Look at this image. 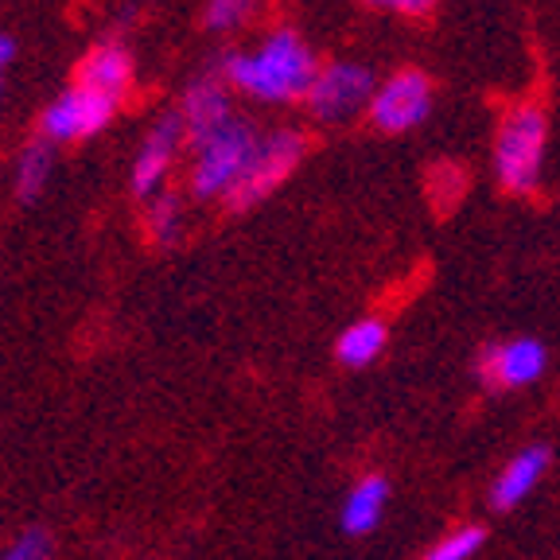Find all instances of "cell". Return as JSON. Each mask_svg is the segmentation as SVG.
<instances>
[{
    "mask_svg": "<svg viewBox=\"0 0 560 560\" xmlns=\"http://www.w3.org/2000/svg\"><path fill=\"white\" fill-rule=\"evenodd\" d=\"M319 67L324 62L315 59V51L296 27H277L249 51L226 55L219 70L237 94L265 105H289L304 102Z\"/></svg>",
    "mask_w": 560,
    "mask_h": 560,
    "instance_id": "6da1fadb",
    "label": "cell"
},
{
    "mask_svg": "<svg viewBox=\"0 0 560 560\" xmlns=\"http://www.w3.org/2000/svg\"><path fill=\"white\" fill-rule=\"evenodd\" d=\"M261 132L245 117H230L226 125H219L207 137L191 140V172H187V191L195 199H222L237 187V179L245 175L249 160L257 152Z\"/></svg>",
    "mask_w": 560,
    "mask_h": 560,
    "instance_id": "7a4b0ae2",
    "label": "cell"
},
{
    "mask_svg": "<svg viewBox=\"0 0 560 560\" xmlns=\"http://www.w3.org/2000/svg\"><path fill=\"white\" fill-rule=\"evenodd\" d=\"M545 144H549V121L537 105H517L502 117L494 137V175L514 195H529L541 184Z\"/></svg>",
    "mask_w": 560,
    "mask_h": 560,
    "instance_id": "3957f363",
    "label": "cell"
},
{
    "mask_svg": "<svg viewBox=\"0 0 560 560\" xmlns=\"http://www.w3.org/2000/svg\"><path fill=\"white\" fill-rule=\"evenodd\" d=\"M304 152H307V140H304V132H300V129L261 132L254 160H249V167H245V175L237 179L234 191L226 195V207L242 214V210L265 202L280 184H284V179H289L292 172H296V164L304 160Z\"/></svg>",
    "mask_w": 560,
    "mask_h": 560,
    "instance_id": "277c9868",
    "label": "cell"
},
{
    "mask_svg": "<svg viewBox=\"0 0 560 560\" xmlns=\"http://www.w3.org/2000/svg\"><path fill=\"white\" fill-rule=\"evenodd\" d=\"M374 94H377L374 70L362 67V62L335 59V62H324V67H319V74H315L304 105H307V114H312L315 121L347 125L350 117L370 114V102H374Z\"/></svg>",
    "mask_w": 560,
    "mask_h": 560,
    "instance_id": "5b68a950",
    "label": "cell"
},
{
    "mask_svg": "<svg viewBox=\"0 0 560 560\" xmlns=\"http://www.w3.org/2000/svg\"><path fill=\"white\" fill-rule=\"evenodd\" d=\"M117 109H121V102L74 82V86H67L44 109L39 132H44V140H51V144H79V140L97 137L105 125L114 121Z\"/></svg>",
    "mask_w": 560,
    "mask_h": 560,
    "instance_id": "8992f818",
    "label": "cell"
},
{
    "mask_svg": "<svg viewBox=\"0 0 560 560\" xmlns=\"http://www.w3.org/2000/svg\"><path fill=\"white\" fill-rule=\"evenodd\" d=\"M549 370V347L534 335H514V339L487 342L475 359V377L482 389H525V385L541 382Z\"/></svg>",
    "mask_w": 560,
    "mask_h": 560,
    "instance_id": "52a82bcc",
    "label": "cell"
},
{
    "mask_svg": "<svg viewBox=\"0 0 560 560\" xmlns=\"http://www.w3.org/2000/svg\"><path fill=\"white\" fill-rule=\"evenodd\" d=\"M432 114V82L420 70H397L385 82H377V94L370 102V125L382 132H409L424 125Z\"/></svg>",
    "mask_w": 560,
    "mask_h": 560,
    "instance_id": "ba28073f",
    "label": "cell"
},
{
    "mask_svg": "<svg viewBox=\"0 0 560 560\" xmlns=\"http://www.w3.org/2000/svg\"><path fill=\"white\" fill-rule=\"evenodd\" d=\"M184 144H187V125H184V117H179V109H172V114H164L160 121H152V129L140 140L137 160H132V172H129V187L137 199L149 202L152 195L164 191L167 175H172Z\"/></svg>",
    "mask_w": 560,
    "mask_h": 560,
    "instance_id": "9c48e42d",
    "label": "cell"
},
{
    "mask_svg": "<svg viewBox=\"0 0 560 560\" xmlns=\"http://www.w3.org/2000/svg\"><path fill=\"white\" fill-rule=\"evenodd\" d=\"M179 117L187 125V144L207 132H214L219 125H226L234 114V90L222 79V70H207V74H195L184 90V102H179Z\"/></svg>",
    "mask_w": 560,
    "mask_h": 560,
    "instance_id": "30bf717a",
    "label": "cell"
},
{
    "mask_svg": "<svg viewBox=\"0 0 560 560\" xmlns=\"http://www.w3.org/2000/svg\"><path fill=\"white\" fill-rule=\"evenodd\" d=\"M549 464H552L549 444H525L517 455H510V464L502 467L494 487H490V510H494V514H510V510L522 506V502L541 487Z\"/></svg>",
    "mask_w": 560,
    "mask_h": 560,
    "instance_id": "8fae6325",
    "label": "cell"
},
{
    "mask_svg": "<svg viewBox=\"0 0 560 560\" xmlns=\"http://www.w3.org/2000/svg\"><path fill=\"white\" fill-rule=\"evenodd\" d=\"M74 82L86 90H97L105 97H114V102H125V94L132 90V51L121 39H97L79 59Z\"/></svg>",
    "mask_w": 560,
    "mask_h": 560,
    "instance_id": "7c38bea8",
    "label": "cell"
},
{
    "mask_svg": "<svg viewBox=\"0 0 560 560\" xmlns=\"http://www.w3.org/2000/svg\"><path fill=\"white\" fill-rule=\"evenodd\" d=\"M389 479L385 475H362L354 487L342 494V506H339V529L347 537H370L382 525L385 506H389Z\"/></svg>",
    "mask_w": 560,
    "mask_h": 560,
    "instance_id": "4fadbf2b",
    "label": "cell"
},
{
    "mask_svg": "<svg viewBox=\"0 0 560 560\" xmlns=\"http://www.w3.org/2000/svg\"><path fill=\"white\" fill-rule=\"evenodd\" d=\"M385 342H389V331L377 315H366V319H354L350 327H342V335L335 339V359L350 370H362L370 362L382 359Z\"/></svg>",
    "mask_w": 560,
    "mask_h": 560,
    "instance_id": "5bb4252c",
    "label": "cell"
},
{
    "mask_svg": "<svg viewBox=\"0 0 560 560\" xmlns=\"http://www.w3.org/2000/svg\"><path fill=\"white\" fill-rule=\"evenodd\" d=\"M55 144L51 140H32V144H24L16 156V199L20 202H32L39 199V191L47 187V179H51L55 172Z\"/></svg>",
    "mask_w": 560,
    "mask_h": 560,
    "instance_id": "9a60e30c",
    "label": "cell"
},
{
    "mask_svg": "<svg viewBox=\"0 0 560 560\" xmlns=\"http://www.w3.org/2000/svg\"><path fill=\"white\" fill-rule=\"evenodd\" d=\"M144 234L152 245H172L184 234V214H179V195L160 191L144 202Z\"/></svg>",
    "mask_w": 560,
    "mask_h": 560,
    "instance_id": "2e32d148",
    "label": "cell"
},
{
    "mask_svg": "<svg viewBox=\"0 0 560 560\" xmlns=\"http://www.w3.org/2000/svg\"><path fill=\"white\" fill-rule=\"evenodd\" d=\"M482 545H487V529L482 525H459V529L440 537L420 560H471L479 557Z\"/></svg>",
    "mask_w": 560,
    "mask_h": 560,
    "instance_id": "e0dca14e",
    "label": "cell"
},
{
    "mask_svg": "<svg viewBox=\"0 0 560 560\" xmlns=\"http://www.w3.org/2000/svg\"><path fill=\"white\" fill-rule=\"evenodd\" d=\"M257 12V0H207L202 9V24L210 32H237L242 24H249Z\"/></svg>",
    "mask_w": 560,
    "mask_h": 560,
    "instance_id": "ac0fdd59",
    "label": "cell"
},
{
    "mask_svg": "<svg viewBox=\"0 0 560 560\" xmlns=\"http://www.w3.org/2000/svg\"><path fill=\"white\" fill-rule=\"evenodd\" d=\"M0 560H51V537L44 529H27L0 552Z\"/></svg>",
    "mask_w": 560,
    "mask_h": 560,
    "instance_id": "d6986e66",
    "label": "cell"
},
{
    "mask_svg": "<svg viewBox=\"0 0 560 560\" xmlns=\"http://www.w3.org/2000/svg\"><path fill=\"white\" fill-rule=\"evenodd\" d=\"M377 12H397V16H429L436 9V0H362Z\"/></svg>",
    "mask_w": 560,
    "mask_h": 560,
    "instance_id": "ffe728a7",
    "label": "cell"
},
{
    "mask_svg": "<svg viewBox=\"0 0 560 560\" xmlns=\"http://www.w3.org/2000/svg\"><path fill=\"white\" fill-rule=\"evenodd\" d=\"M12 59H16V39H12V35H0V97H4V82H9Z\"/></svg>",
    "mask_w": 560,
    "mask_h": 560,
    "instance_id": "44dd1931",
    "label": "cell"
}]
</instances>
